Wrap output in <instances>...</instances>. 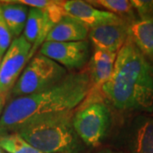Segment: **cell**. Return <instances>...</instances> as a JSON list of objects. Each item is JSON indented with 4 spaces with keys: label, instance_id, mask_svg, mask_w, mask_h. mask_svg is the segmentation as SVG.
<instances>
[{
    "label": "cell",
    "instance_id": "obj_13",
    "mask_svg": "<svg viewBox=\"0 0 153 153\" xmlns=\"http://www.w3.org/2000/svg\"><path fill=\"white\" fill-rule=\"evenodd\" d=\"M130 134L134 153H153V117H137Z\"/></svg>",
    "mask_w": 153,
    "mask_h": 153
},
{
    "label": "cell",
    "instance_id": "obj_8",
    "mask_svg": "<svg viewBox=\"0 0 153 153\" xmlns=\"http://www.w3.org/2000/svg\"><path fill=\"white\" fill-rule=\"evenodd\" d=\"M130 23L122 19L89 29L88 38L94 50L118 53L128 38Z\"/></svg>",
    "mask_w": 153,
    "mask_h": 153
},
{
    "label": "cell",
    "instance_id": "obj_6",
    "mask_svg": "<svg viewBox=\"0 0 153 153\" xmlns=\"http://www.w3.org/2000/svg\"><path fill=\"white\" fill-rule=\"evenodd\" d=\"M32 46L22 35L12 41L3 56L0 66V97L3 100L15 86L26 64L29 62Z\"/></svg>",
    "mask_w": 153,
    "mask_h": 153
},
{
    "label": "cell",
    "instance_id": "obj_5",
    "mask_svg": "<svg viewBox=\"0 0 153 153\" xmlns=\"http://www.w3.org/2000/svg\"><path fill=\"white\" fill-rule=\"evenodd\" d=\"M72 125L80 140L88 146H97L109 128L108 106L101 101H94L76 109Z\"/></svg>",
    "mask_w": 153,
    "mask_h": 153
},
{
    "label": "cell",
    "instance_id": "obj_7",
    "mask_svg": "<svg viewBox=\"0 0 153 153\" xmlns=\"http://www.w3.org/2000/svg\"><path fill=\"white\" fill-rule=\"evenodd\" d=\"M39 53L55 61L66 70H79L89 58L88 42H44Z\"/></svg>",
    "mask_w": 153,
    "mask_h": 153
},
{
    "label": "cell",
    "instance_id": "obj_14",
    "mask_svg": "<svg viewBox=\"0 0 153 153\" xmlns=\"http://www.w3.org/2000/svg\"><path fill=\"white\" fill-rule=\"evenodd\" d=\"M0 8L12 37L15 38L21 37L27 19L29 11L27 6L17 4L13 1H8L0 4Z\"/></svg>",
    "mask_w": 153,
    "mask_h": 153
},
{
    "label": "cell",
    "instance_id": "obj_11",
    "mask_svg": "<svg viewBox=\"0 0 153 153\" xmlns=\"http://www.w3.org/2000/svg\"><path fill=\"white\" fill-rule=\"evenodd\" d=\"M89 29L75 18L66 16L48 33L45 42H79L88 36Z\"/></svg>",
    "mask_w": 153,
    "mask_h": 153
},
{
    "label": "cell",
    "instance_id": "obj_19",
    "mask_svg": "<svg viewBox=\"0 0 153 153\" xmlns=\"http://www.w3.org/2000/svg\"><path fill=\"white\" fill-rule=\"evenodd\" d=\"M98 153H122V152H114V151H111V150H103L101 152H100Z\"/></svg>",
    "mask_w": 153,
    "mask_h": 153
},
{
    "label": "cell",
    "instance_id": "obj_18",
    "mask_svg": "<svg viewBox=\"0 0 153 153\" xmlns=\"http://www.w3.org/2000/svg\"><path fill=\"white\" fill-rule=\"evenodd\" d=\"M131 2L140 19L153 21V0H133Z\"/></svg>",
    "mask_w": 153,
    "mask_h": 153
},
{
    "label": "cell",
    "instance_id": "obj_10",
    "mask_svg": "<svg viewBox=\"0 0 153 153\" xmlns=\"http://www.w3.org/2000/svg\"><path fill=\"white\" fill-rule=\"evenodd\" d=\"M117 55V53L94 50L86 69L92 83V90L101 89L109 81L113 73Z\"/></svg>",
    "mask_w": 153,
    "mask_h": 153
},
{
    "label": "cell",
    "instance_id": "obj_15",
    "mask_svg": "<svg viewBox=\"0 0 153 153\" xmlns=\"http://www.w3.org/2000/svg\"><path fill=\"white\" fill-rule=\"evenodd\" d=\"M92 6L101 7L105 11L112 13L128 22L131 23L134 20V8L131 1L128 0H93L86 1Z\"/></svg>",
    "mask_w": 153,
    "mask_h": 153
},
{
    "label": "cell",
    "instance_id": "obj_2",
    "mask_svg": "<svg viewBox=\"0 0 153 153\" xmlns=\"http://www.w3.org/2000/svg\"><path fill=\"white\" fill-rule=\"evenodd\" d=\"M120 111H153V65L128 37L118 51L113 73L101 89Z\"/></svg>",
    "mask_w": 153,
    "mask_h": 153
},
{
    "label": "cell",
    "instance_id": "obj_12",
    "mask_svg": "<svg viewBox=\"0 0 153 153\" xmlns=\"http://www.w3.org/2000/svg\"><path fill=\"white\" fill-rule=\"evenodd\" d=\"M128 37L144 57L153 65L152 20H134L129 25Z\"/></svg>",
    "mask_w": 153,
    "mask_h": 153
},
{
    "label": "cell",
    "instance_id": "obj_17",
    "mask_svg": "<svg viewBox=\"0 0 153 153\" xmlns=\"http://www.w3.org/2000/svg\"><path fill=\"white\" fill-rule=\"evenodd\" d=\"M12 34L2 15L0 8V55L4 56L12 43Z\"/></svg>",
    "mask_w": 153,
    "mask_h": 153
},
{
    "label": "cell",
    "instance_id": "obj_20",
    "mask_svg": "<svg viewBox=\"0 0 153 153\" xmlns=\"http://www.w3.org/2000/svg\"><path fill=\"white\" fill-rule=\"evenodd\" d=\"M3 99L0 97V110H1V107H2V104H3Z\"/></svg>",
    "mask_w": 153,
    "mask_h": 153
},
{
    "label": "cell",
    "instance_id": "obj_21",
    "mask_svg": "<svg viewBox=\"0 0 153 153\" xmlns=\"http://www.w3.org/2000/svg\"><path fill=\"white\" fill-rule=\"evenodd\" d=\"M2 58H3V56H1V55H0V66H1V62H2Z\"/></svg>",
    "mask_w": 153,
    "mask_h": 153
},
{
    "label": "cell",
    "instance_id": "obj_22",
    "mask_svg": "<svg viewBox=\"0 0 153 153\" xmlns=\"http://www.w3.org/2000/svg\"><path fill=\"white\" fill-rule=\"evenodd\" d=\"M3 152H3V150H2V149L0 148V153H3Z\"/></svg>",
    "mask_w": 153,
    "mask_h": 153
},
{
    "label": "cell",
    "instance_id": "obj_9",
    "mask_svg": "<svg viewBox=\"0 0 153 153\" xmlns=\"http://www.w3.org/2000/svg\"><path fill=\"white\" fill-rule=\"evenodd\" d=\"M63 8L69 16L79 21L88 29L95 27L102 24L122 20V18L112 13L94 8L91 4H88L86 1H63Z\"/></svg>",
    "mask_w": 153,
    "mask_h": 153
},
{
    "label": "cell",
    "instance_id": "obj_4",
    "mask_svg": "<svg viewBox=\"0 0 153 153\" xmlns=\"http://www.w3.org/2000/svg\"><path fill=\"white\" fill-rule=\"evenodd\" d=\"M65 67L38 53L27 63L15 86L11 96L17 98L38 93L60 82L68 74Z\"/></svg>",
    "mask_w": 153,
    "mask_h": 153
},
{
    "label": "cell",
    "instance_id": "obj_1",
    "mask_svg": "<svg viewBox=\"0 0 153 153\" xmlns=\"http://www.w3.org/2000/svg\"><path fill=\"white\" fill-rule=\"evenodd\" d=\"M91 90L92 83L85 70L68 73L40 92L13 99L0 117V135L14 133L38 117L76 109Z\"/></svg>",
    "mask_w": 153,
    "mask_h": 153
},
{
    "label": "cell",
    "instance_id": "obj_16",
    "mask_svg": "<svg viewBox=\"0 0 153 153\" xmlns=\"http://www.w3.org/2000/svg\"><path fill=\"white\" fill-rule=\"evenodd\" d=\"M0 148L7 153H42L22 139L17 133L0 135Z\"/></svg>",
    "mask_w": 153,
    "mask_h": 153
},
{
    "label": "cell",
    "instance_id": "obj_24",
    "mask_svg": "<svg viewBox=\"0 0 153 153\" xmlns=\"http://www.w3.org/2000/svg\"><path fill=\"white\" fill-rule=\"evenodd\" d=\"M1 56H2V55H1Z\"/></svg>",
    "mask_w": 153,
    "mask_h": 153
},
{
    "label": "cell",
    "instance_id": "obj_3",
    "mask_svg": "<svg viewBox=\"0 0 153 153\" xmlns=\"http://www.w3.org/2000/svg\"><path fill=\"white\" fill-rule=\"evenodd\" d=\"M75 111L76 109L38 117L14 133L42 153L73 152L80 146V139L72 125Z\"/></svg>",
    "mask_w": 153,
    "mask_h": 153
},
{
    "label": "cell",
    "instance_id": "obj_23",
    "mask_svg": "<svg viewBox=\"0 0 153 153\" xmlns=\"http://www.w3.org/2000/svg\"><path fill=\"white\" fill-rule=\"evenodd\" d=\"M3 153H7V152H3Z\"/></svg>",
    "mask_w": 153,
    "mask_h": 153
}]
</instances>
